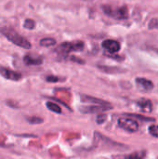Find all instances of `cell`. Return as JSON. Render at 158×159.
Segmentation results:
<instances>
[{
    "instance_id": "cell-1",
    "label": "cell",
    "mask_w": 158,
    "mask_h": 159,
    "mask_svg": "<svg viewBox=\"0 0 158 159\" xmlns=\"http://www.w3.org/2000/svg\"><path fill=\"white\" fill-rule=\"evenodd\" d=\"M0 32L10 41L12 42L13 44L20 47V48H26V49H29L31 48V44L30 42L24 38L23 36H21L20 34H19L16 31H14L12 28L10 27H2L0 28Z\"/></svg>"
},
{
    "instance_id": "cell-2",
    "label": "cell",
    "mask_w": 158,
    "mask_h": 159,
    "mask_svg": "<svg viewBox=\"0 0 158 159\" xmlns=\"http://www.w3.org/2000/svg\"><path fill=\"white\" fill-rule=\"evenodd\" d=\"M118 125L120 128L129 132H136L139 129L138 122L129 117H120L118 119Z\"/></svg>"
},
{
    "instance_id": "cell-3",
    "label": "cell",
    "mask_w": 158,
    "mask_h": 159,
    "mask_svg": "<svg viewBox=\"0 0 158 159\" xmlns=\"http://www.w3.org/2000/svg\"><path fill=\"white\" fill-rule=\"evenodd\" d=\"M84 48V43L83 42H79V41H76V42H65V43H62L59 48H58V51H60L61 54H68L70 51H73V50H81L83 49Z\"/></svg>"
},
{
    "instance_id": "cell-4",
    "label": "cell",
    "mask_w": 158,
    "mask_h": 159,
    "mask_svg": "<svg viewBox=\"0 0 158 159\" xmlns=\"http://www.w3.org/2000/svg\"><path fill=\"white\" fill-rule=\"evenodd\" d=\"M103 10L109 16L115 17L116 19H126L128 17V10L126 7H120L115 10L110 7H103Z\"/></svg>"
},
{
    "instance_id": "cell-5",
    "label": "cell",
    "mask_w": 158,
    "mask_h": 159,
    "mask_svg": "<svg viewBox=\"0 0 158 159\" xmlns=\"http://www.w3.org/2000/svg\"><path fill=\"white\" fill-rule=\"evenodd\" d=\"M112 109V106H103V105H92V106H83L80 107V111L83 114H95L101 113L106 110Z\"/></svg>"
},
{
    "instance_id": "cell-6",
    "label": "cell",
    "mask_w": 158,
    "mask_h": 159,
    "mask_svg": "<svg viewBox=\"0 0 158 159\" xmlns=\"http://www.w3.org/2000/svg\"><path fill=\"white\" fill-rule=\"evenodd\" d=\"M0 74L5 78L9 79V80H13V81H18V80H20L21 78V75L20 73L12 71V70L5 68V67L0 68Z\"/></svg>"
},
{
    "instance_id": "cell-7",
    "label": "cell",
    "mask_w": 158,
    "mask_h": 159,
    "mask_svg": "<svg viewBox=\"0 0 158 159\" xmlns=\"http://www.w3.org/2000/svg\"><path fill=\"white\" fill-rule=\"evenodd\" d=\"M102 48L110 53H116L120 49V44L115 40H105L102 42Z\"/></svg>"
},
{
    "instance_id": "cell-8",
    "label": "cell",
    "mask_w": 158,
    "mask_h": 159,
    "mask_svg": "<svg viewBox=\"0 0 158 159\" xmlns=\"http://www.w3.org/2000/svg\"><path fill=\"white\" fill-rule=\"evenodd\" d=\"M136 83H137L138 87L142 90H144V91H149L154 88V84L152 83V81L145 79V78H137Z\"/></svg>"
},
{
    "instance_id": "cell-9",
    "label": "cell",
    "mask_w": 158,
    "mask_h": 159,
    "mask_svg": "<svg viewBox=\"0 0 158 159\" xmlns=\"http://www.w3.org/2000/svg\"><path fill=\"white\" fill-rule=\"evenodd\" d=\"M138 105L141 110L144 113H151L153 110V105L150 100L148 99H142L138 102Z\"/></svg>"
},
{
    "instance_id": "cell-10",
    "label": "cell",
    "mask_w": 158,
    "mask_h": 159,
    "mask_svg": "<svg viewBox=\"0 0 158 159\" xmlns=\"http://www.w3.org/2000/svg\"><path fill=\"white\" fill-rule=\"evenodd\" d=\"M81 99L83 102H92V103H96L98 105H103V106H111L110 103H108L107 102H104L102 100L91 97V96H87V95H83L81 96Z\"/></svg>"
},
{
    "instance_id": "cell-11",
    "label": "cell",
    "mask_w": 158,
    "mask_h": 159,
    "mask_svg": "<svg viewBox=\"0 0 158 159\" xmlns=\"http://www.w3.org/2000/svg\"><path fill=\"white\" fill-rule=\"evenodd\" d=\"M23 61L27 65H38V64H41L43 62V60L41 57H34L31 55L25 56Z\"/></svg>"
},
{
    "instance_id": "cell-12",
    "label": "cell",
    "mask_w": 158,
    "mask_h": 159,
    "mask_svg": "<svg viewBox=\"0 0 158 159\" xmlns=\"http://www.w3.org/2000/svg\"><path fill=\"white\" fill-rule=\"evenodd\" d=\"M47 107L48 108V110H50L51 112H54L56 114H61V108L58 104H56L54 102H47Z\"/></svg>"
},
{
    "instance_id": "cell-13",
    "label": "cell",
    "mask_w": 158,
    "mask_h": 159,
    "mask_svg": "<svg viewBox=\"0 0 158 159\" xmlns=\"http://www.w3.org/2000/svg\"><path fill=\"white\" fill-rule=\"evenodd\" d=\"M56 44V40L50 37H47V38H43L40 41V45L42 47H52Z\"/></svg>"
},
{
    "instance_id": "cell-14",
    "label": "cell",
    "mask_w": 158,
    "mask_h": 159,
    "mask_svg": "<svg viewBox=\"0 0 158 159\" xmlns=\"http://www.w3.org/2000/svg\"><path fill=\"white\" fill-rule=\"evenodd\" d=\"M27 121H28L30 124H41V123H43V119L40 118V117H37V116L28 117V118H27Z\"/></svg>"
},
{
    "instance_id": "cell-15",
    "label": "cell",
    "mask_w": 158,
    "mask_h": 159,
    "mask_svg": "<svg viewBox=\"0 0 158 159\" xmlns=\"http://www.w3.org/2000/svg\"><path fill=\"white\" fill-rule=\"evenodd\" d=\"M149 132L154 137L158 138V125H152L149 128Z\"/></svg>"
},
{
    "instance_id": "cell-16",
    "label": "cell",
    "mask_w": 158,
    "mask_h": 159,
    "mask_svg": "<svg viewBox=\"0 0 158 159\" xmlns=\"http://www.w3.org/2000/svg\"><path fill=\"white\" fill-rule=\"evenodd\" d=\"M23 26H24V28H26V29L32 30V29H34V21L33 20L28 19V20H25V22H24Z\"/></svg>"
},
{
    "instance_id": "cell-17",
    "label": "cell",
    "mask_w": 158,
    "mask_h": 159,
    "mask_svg": "<svg viewBox=\"0 0 158 159\" xmlns=\"http://www.w3.org/2000/svg\"><path fill=\"white\" fill-rule=\"evenodd\" d=\"M106 118H107V116H106V115H104V114H101V115H99V116H97V119H96L97 124H99V125L103 124V123L105 122Z\"/></svg>"
},
{
    "instance_id": "cell-18",
    "label": "cell",
    "mask_w": 158,
    "mask_h": 159,
    "mask_svg": "<svg viewBox=\"0 0 158 159\" xmlns=\"http://www.w3.org/2000/svg\"><path fill=\"white\" fill-rule=\"evenodd\" d=\"M46 80L47 82H50V83H55V82H58L59 81V78L57 76H53V75H50V76H47L46 78Z\"/></svg>"
},
{
    "instance_id": "cell-19",
    "label": "cell",
    "mask_w": 158,
    "mask_h": 159,
    "mask_svg": "<svg viewBox=\"0 0 158 159\" xmlns=\"http://www.w3.org/2000/svg\"><path fill=\"white\" fill-rule=\"evenodd\" d=\"M128 159H142V157L138 154V153H134V154H131Z\"/></svg>"
},
{
    "instance_id": "cell-20",
    "label": "cell",
    "mask_w": 158,
    "mask_h": 159,
    "mask_svg": "<svg viewBox=\"0 0 158 159\" xmlns=\"http://www.w3.org/2000/svg\"><path fill=\"white\" fill-rule=\"evenodd\" d=\"M71 59H72V61H78V62H80V63H84V62H85L84 61H79L80 59H78V58H75V57H72Z\"/></svg>"
}]
</instances>
